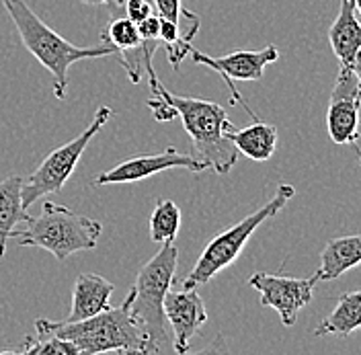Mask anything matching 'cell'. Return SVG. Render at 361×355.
Segmentation results:
<instances>
[{
    "label": "cell",
    "instance_id": "obj_1",
    "mask_svg": "<svg viewBox=\"0 0 361 355\" xmlns=\"http://www.w3.org/2000/svg\"><path fill=\"white\" fill-rule=\"evenodd\" d=\"M152 95L162 97L180 119L185 132L189 133L195 155L207 164V171H216L218 175H228L238 160L236 146L226 138L224 130L230 124L228 113L222 105L195 97H179L166 89L157 76L154 66L146 72Z\"/></svg>",
    "mask_w": 361,
    "mask_h": 355
},
{
    "label": "cell",
    "instance_id": "obj_2",
    "mask_svg": "<svg viewBox=\"0 0 361 355\" xmlns=\"http://www.w3.org/2000/svg\"><path fill=\"white\" fill-rule=\"evenodd\" d=\"M179 248L162 243V248L140 269L132 291L128 294V311L134 325L144 333L150 354H173V335L164 318V298L177 279Z\"/></svg>",
    "mask_w": 361,
    "mask_h": 355
},
{
    "label": "cell",
    "instance_id": "obj_3",
    "mask_svg": "<svg viewBox=\"0 0 361 355\" xmlns=\"http://www.w3.org/2000/svg\"><path fill=\"white\" fill-rule=\"evenodd\" d=\"M11 21L15 23L17 33L21 37L27 52L49 70L54 78V95L56 99L64 101L68 89V70L80 60H97L115 56L111 45L101 44L94 47H78L70 44L62 35H58L49 25H45L25 0H2Z\"/></svg>",
    "mask_w": 361,
    "mask_h": 355
},
{
    "label": "cell",
    "instance_id": "obj_4",
    "mask_svg": "<svg viewBox=\"0 0 361 355\" xmlns=\"http://www.w3.org/2000/svg\"><path fill=\"white\" fill-rule=\"evenodd\" d=\"M35 325L70 341L78 355H94L117 351V354H150L148 341L137 329L123 300L119 306L107 308L85 320H49L37 318Z\"/></svg>",
    "mask_w": 361,
    "mask_h": 355
},
{
    "label": "cell",
    "instance_id": "obj_5",
    "mask_svg": "<svg viewBox=\"0 0 361 355\" xmlns=\"http://www.w3.org/2000/svg\"><path fill=\"white\" fill-rule=\"evenodd\" d=\"M27 228L13 230L11 241L15 239L19 246H37L49 251L58 261H66L70 255L80 251H92L103 232V224L72 212L66 205L44 201L42 214L29 218Z\"/></svg>",
    "mask_w": 361,
    "mask_h": 355
},
{
    "label": "cell",
    "instance_id": "obj_6",
    "mask_svg": "<svg viewBox=\"0 0 361 355\" xmlns=\"http://www.w3.org/2000/svg\"><path fill=\"white\" fill-rule=\"evenodd\" d=\"M293 195H295V187L290 183H281L277 187L275 195L265 205H261L257 212L248 214L247 218H243L232 228H228L224 232H220L218 236H214L209 243L205 244L197 263L183 279V289H197L203 284H207L209 279H214L222 269L232 265L240 257V253L245 251V246L250 241V236L257 232V228L271 218H275Z\"/></svg>",
    "mask_w": 361,
    "mask_h": 355
},
{
    "label": "cell",
    "instance_id": "obj_7",
    "mask_svg": "<svg viewBox=\"0 0 361 355\" xmlns=\"http://www.w3.org/2000/svg\"><path fill=\"white\" fill-rule=\"evenodd\" d=\"M113 117L111 107H99L94 119L89 124V128L82 133H78L74 140L66 142L64 146L56 148L51 155L44 158V162L29 175L23 179L21 200L25 210H29L35 201H39L44 195H51L62 191L66 181L72 177L80 156L85 155L87 146L92 142V138L101 132L103 126L109 124Z\"/></svg>",
    "mask_w": 361,
    "mask_h": 355
},
{
    "label": "cell",
    "instance_id": "obj_8",
    "mask_svg": "<svg viewBox=\"0 0 361 355\" xmlns=\"http://www.w3.org/2000/svg\"><path fill=\"white\" fill-rule=\"evenodd\" d=\"M189 56H191V62L209 68V70H214L216 74H220L224 78L226 87L230 90V103H234V105L240 103L252 119H259L257 113L248 109L245 99L238 95L234 80H243V83L261 80L263 74H265V68L279 60V49L275 45H267V47H263L259 52H247V49L240 52L238 49V52H232V54L222 56V58H212L207 54H202L200 49L191 47Z\"/></svg>",
    "mask_w": 361,
    "mask_h": 355
},
{
    "label": "cell",
    "instance_id": "obj_9",
    "mask_svg": "<svg viewBox=\"0 0 361 355\" xmlns=\"http://www.w3.org/2000/svg\"><path fill=\"white\" fill-rule=\"evenodd\" d=\"M248 286L259 291L261 306L277 312L283 327H293L300 311L312 302L318 277L312 275L306 279H298V277H283V275L257 271L250 275Z\"/></svg>",
    "mask_w": 361,
    "mask_h": 355
},
{
    "label": "cell",
    "instance_id": "obj_10",
    "mask_svg": "<svg viewBox=\"0 0 361 355\" xmlns=\"http://www.w3.org/2000/svg\"><path fill=\"white\" fill-rule=\"evenodd\" d=\"M360 109L361 89L357 78L351 68L341 66L326 109V130L335 144H355L360 140Z\"/></svg>",
    "mask_w": 361,
    "mask_h": 355
},
{
    "label": "cell",
    "instance_id": "obj_11",
    "mask_svg": "<svg viewBox=\"0 0 361 355\" xmlns=\"http://www.w3.org/2000/svg\"><path fill=\"white\" fill-rule=\"evenodd\" d=\"M171 169H187L191 173L207 171V164L197 155H185L175 148H166L158 155H140L126 158L111 171H105L92 179V185H117V183H137Z\"/></svg>",
    "mask_w": 361,
    "mask_h": 355
},
{
    "label": "cell",
    "instance_id": "obj_12",
    "mask_svg": "<svg viewBox=\"0 0 361 355\" xmlns=\"http://www.w3.org/2000/svg\"><path fill=\"white\" fill-rule=\"evenodd\" d=\"M164 318L173 335L175 354L185 355L191 349V341L207 323V311L195 289H169L164 298Z\"/></svg>",
    "mask_w": 361,
    "mask_h": 355
},
{
    "label": "cell",
    "instance_id": "obj_13",
    "mask_svg": "<svg viewBox=\"0 0 361 355\" xmlns=\"http://www.w3.org/2000/svg\"><path fill=\"white\" fill-rule=\"evenodd\" d=\"M111 282L97 273H82L76 277L74 289H72V306L66 320H85L89 316H94L99 312L107 311L111 306L113 296Z\"/></svg>",
    "mask_w": 361,
    "mask_h": 355
},
{
    "label": "cell",
    "instance_id": "obj_14",
    "mask_svg": "<svg viewBox=\"0 0 361 355\" xmlns=\"http://www.w3.org/2000/svg\"><path fill=\"white\" fill-rule=\"evenodd\" d=\"M329 44L341 66H351L361 47V21L353 0H341L337 19L329 27Z\"/></svg>",
    "mask_w": 361,
    "mask_h": 355
},
{
    "label": "cell",
    "instance_id": "obj_15",
    "mask_svg": "<svg viewBox=\"0 0 361 355\" xmlns=\"http://www.w3.org/2000/svg\"><path fill=\"white\" fill-rule=\"evenodd\" d=\"M361 263V234L333 239L320 253L318 282H333Z\"/></svg>",
    "mask_w": 361,
    "mask_h": 355
},
{
    "label": "cell",
    "instance_id": "obj_16",
    "mask_svg": "<svg viewBox=\"0 0 361 355\" xmlns=\"http://www.w3.org/2000/svg\"><path fill=\"white\" fill-rule=\"evenodd\" d=\"M224 133L236 146L238 155H245L255 162L269 160L277 148V128L259 119H252V124L243 130H234L232 126H228Z\"/></svg>",
    "mask_w": 361,
    "mask_h": 355
},
{
    "label": "cell",
    "instance_id": "obj_17",
    "mask_svg": "<svg viewBox=\"0 0 361 355\" xmlns=\"http://www.w3.org/2000/svg\"><path fill=\"white\" fill-rule=\"evenodd\" d=\"M361 329V289L341 294L335 308L314 329V337H349Z\"/></svg>",
    "mask_w": 361,
    "mask_h": 355
},
{
    "label": "cell",
    "instance_id": "obj_18",
    "mask_svg": "<svg viewBox=\"0 0 361 355\" xmlns=\"http://www.w3.org/2000/svg\"><path fill=\"white\" fill-rule=\"evenodd\" d=\"M23 177H6L0 181V257L6 253V244L17 224H25L31 216L21 200Z\"/></svg>",
    "mask_w": 361,
    "mask_h": 355
},
{
    "label": "cell",
    "instance_id": "obj_19",
    "mask_svg": "<svg viewBox=\"0 0 361 355\" xmlns=\"http://www.w3.org/2000/svg\"><path fill=\"white\" fill-rule=\"evenodd\" d=\"M180 228V207L171 200L158 201L150 216V241L152 243H173Z\"/></svg>",
    "mask_w": 361,
    "mask_h": 355
},
{
    "label": "cell",
    "instance_id": "obj_20",
    "mask_svg": "<svg viewBox=\"0 0 361 355\" xmlns=\"http://www.w3.org/2000/svg\"><path fill=\"white\" fill-rule=\"evenodd\" d=\"M101 42L111 45L115 54L126 52V49H134L137 45L144 44V40L140 37L137 25L134 21H130L126 15L107 23L105 31L101 33Z\"/></svg>",
    "mask_w": 361,
    "mask_h": 355
},
{
    "label": "cell",
    "instance_id": "obj_21",
    "mask_svg": "<svg viewBox=\"0 0 361 355\" xmlns=\"http://www.w3.org/2000/svg\"><path fill=\"white\" fill-rule=\"evenodd\" d=\"M152 4H154V13L160 19L177 23V25H180L183 19L195 17V13H191L183 6V0H152Z\"/></svg>",
    "mask_w": 361,
    "mask_h": 355
},
{
    "label": "cell",
    "instance_id": "obj_22",
    "mask_svg": "<svg viewBox=\"0 0 361 355\" xmlns=\"http://www.w3.org/2000/svg\"><path fill=\"white\" fill-rule=\"evenodd\" d=\"M123 11H126V17L130 21H134L135 25L140 21H144L146 17L154 15V4L152 0H126L123 4Z\"/></svg>",
    "mask_w": 361,
    "mask_h": 355
},
{
    "label": "cell",
    "instance_id": "obj_23",
    "mask_svg": "<svg viewBox=\"0 0 361 355\" xmlns=\"http://www.w3.org/2000/svg\"><path fill=\"white\" fill-rule=\"evenodd\" d=\"M146 105H148V109H152V115H154L157 121H173L177 117L175 109L162 97H158V95H154L152 99H148Z\"/></svg>",
    "mask_w": 361,
    "mask_h": 355
},
{
    "label": "cell",
    "instance_id": "obj_24",
    "mask_svg": "<svg viewBox=\"0 0 361 355\" xmlns=\"http://www.w3.org/2000/svg\"><path fill=\"white\" fill-rule=\"evenodd\" d=\"M137 31H140V37L146 40V42H152V40H158V31H160V19L158 15H150L146 17L144 21L137 23Z\"/></svg>",
    "mask_w": 361,
    "mask_h": 355
},
{
    "label": "cell",
    "instance_id": "obj_25",
    "mask_svg": "<svg viewBox=\"0 0 361 355\" xmlns=\"http://www.w3.org/2000/svg\"><path fill=\"white\" fill-rule=\"evenodd\" d=\"M351 70H353V74H355V78H357V85H360L361 89V47L360 52L355 54V58H353V62H351Z\"/></svg>",
    "mask_w": 361,
    "mask_h": 355
},
{
    "label": "cell",
    "instance_id": "obj_26",
    "mask_svg": "<svg viewBox=\"0 0 361 355\" xmlns=\"http://www.w3.org/2000/svg\"><path fill=\"white\" fill-rule=\"evenodd\" d=\"M82 4H89V6H99V4H117L121 6L126 0H80Z\"/></svg>",
    "mask_w": 361,
    "mask_h": 355
},
{
    "label": "cell",
    "instance_id": "obj_27",
    "mask_svg": "<svg viewBox=\"0 0 361 355\" xmlns=\"http://www.w3.org/2000/svg\"><path fill=\"white\" fill-rule=\"evenodd\" d=\"M353 4H355V11H357V15L361 17V0H353Z\"/></svg>",
    "mask_w": 361,
    "mask_h": 355
},
{
    "label": "cell",
    "instance_id": "obj_28",
    "mask_svg": "<svg viewBox=\"0 0 361 355\" xmlns=\"http://www.w3.org/2000/svg\"><path fill=\"white\" fill-rule=\"evenodd\" d=\"M360 167H361V152H360Z\"/></svg>",
    "mask_w": 361,
    "mask_h": 355
}]
</instances>
